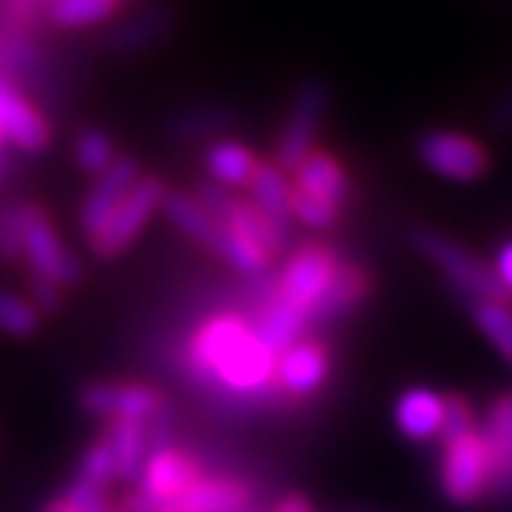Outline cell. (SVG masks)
<instances>
[{
    "label": "cell",
    "instance_id": "f546056e",
    "mask_svg": "<svg viewBox=\"0 0 512 512\" xmlns=\"http://www.w3.org/2000/svg\"><path fill=\"white\" fill-rule=\"evenodd\" d=\"M110 489L90 486L84 479H70V486L60 496L47 499L40 512H110Z\"/></svg>",
    "mask_w": 512,
    "mask_h": 512
},
{
    "label": "cell",
    "instance_id": "d6a6232c",
    "mask_svg": "<svg viewBox=\"0 0 512 512\" xmlns=\"http://www.w3.org/2000/svg\"><path fill=\"white\" fill-rule=\"evenodd\" d=\"M50 0H0V30L10 34H34L40 20H47Z\"/></svg>",
    "mask_w": 512,
    "mask_h": 512
},
{
    "label": "cell",
    "instance_id": "2e32d148",
    "mask_svg": "<svg viewBox=\"0 0 512 512\" xmlns=\"http://www.w3.org/2000/svg\"><path fill=\"white\" fill-rule=\"evenodd\" d=\"M479 433L489 453V493L512 499V389L493 399Z\"/></svg>",
    "mask_w": 512,
    "mask_h": 512
},
{
    "label": "cell",
    "instance_id": "9a60e30c",
    "mask_svg": "<svg viewBox=\"0 0 512 512\" xmlns=\"http://www.w3.org/2000/svg\"><path fill=\"white\" fill-rule=\"evenodd\" d=\"M140 177H143V170L133 157H117L114 163H110L107 173H100L97 183L90 187V193L77 210V223H80V230H84L87 240L110 220V213H114L120 207V200L137 187Z\"/></svg>",
    "mask_w": 512,
    "mask_h": 512
},
{
    "label": "cell",
    "instance_id": "484cf974",
    "mask_svg": "<svg viewBox=\"0 0 512 512\" xmlns=\"http://www.w3.org/2000/svg\"><path fill=\"white\" fill-rule=\"evenodd\" d=\"M160 213L167 217V223H173L183 237L193 240V243H207L210 240V230H213V217L207 213V207L193 197V193H183V190H167L163 197V207Z\"/></svg>",
    "mask_w": 512,
    "mask_h": 512
},
{
    "label": "cell",
    "instance_id": "4fadbf2b",
    "mask_svg": "<svg viewBox=\"0 0 512 512\" xmlns=\"http://www.w3.org/2000/svg\"><path fill=\"white\" fill-rule=\"evenodd\" d=\"M0 133H4L7 147L20 153H44L54 137L34 100H27V94H20L10 80H0Z\"/></svg>",
    "mask_w": 512,
    "mask_h": 512
},
{
    "label": "cell",
    "instance_id": "5b68a950",
    "mask_svg": "<svg viewBox=\"0 0 512 512\" xmlns=\"http://www.w3.org/2000/svg\"><path fill=\"white\" fill-rule=\"evenodd\" d=\"M439 489L453 506H476L479 499L489 496V453L479 426L443 443Z\"/></svg>",
    "mask_w": 512,
    "mask_h": 512
},
{
    "label": "cell",
    "instance_id": "ab89813d",
    "mask_svg": "<svg viewBox=\"0 0 512 512\" xmlns=\"http://www.w3.org/2000/svg\"><path fill=\"white\" fill-rule=\"evenodd\" d=\"M110 512H127L124 506H114V509H110Z\"/></svg>",
    "mask_w": 512,
    "mask_h": 512
},
{
    "label": "cell",
    "instance_id": "7402d4cb",
    "mask_svg": "<svg viewBox=\"0 0 512 512\" xmlns=\"http://www.w3.org/2000/svg\"><path fill=\"white\" fill-rule=\"evenodd\" d=\"M373 290V276L366 270L363 263H343L340 273L333 276L330 290H326L320 310H316L313 320L320 323H336L343 320L346 313H353L356 306H360L366 296Z\"/></svg>",
    "mask_w": 512,
    "mask_h": 512
},
{
    "label": "cell",
    "instance_id": "4316f807",
    "mask_svg": "<svg viewBox=\"0 0 512 512\" xmlns=\"http://www.w3.org/2000/svg\"><path fill=\"white\" fill-rule=\"evenodd\" d=\"M473 320L483 336L496 346V353L512 366V310L506 300H479L473 303Z\"/></svg>",
    "mask_w": 512,
    "mask_h": 512
},
{
    "label": "cell",
    "instance_id": "5bb4252c",
    "mask_svg": "<svg viewBox=\"0 0 512 512\" xmlns=\"http://www.w3.org/2000/svg\"><path fill=\"white\" fill-rule=\"evenodd\" d=\"M173 30H177V10L170 4H147L120 20L107 34L104 47L114 57H140L157 44H163Z\"/></svg>",
    "mask_w": 512,
    "mask_h": 512
},
{
    "label": "cell",
    "instance_id": "3957f363",
    "mask_svg": "<svg viewBox=\"0 0 512 512\" xmlns=\"http://www.w3.org/2000/svg\"><path fill=\"white\" fill-rule=\"evenodd\" d=\"M163 197H167V183L160 177H153V173H143L137 180V187H133L127 197L120 200V207L110 213V220L87 240L90 256L104 263L124 256L133 243H137L140 233L150 227V220L160 213Z\"/></svg>",
    "mask_w": 512,
    "mask_h": 512
},
{
    "label": "cell",
    "instance_id": "74e56055",
    "mask_svg": "<svg viewBox=\"0 0 512 512\" xmlns=\"http://www.w3.org/2000/svg\"><path fill=\"white\" fill-rule=\"evenodd\" d=\"M273 512H316V509H313V503L306 496L290 493V496H283L280 503L273 506Z\"/></svg>",
    "mask_w": 512,
    "mask_h": 512
},
{
    "label": "cell",
    "instance_id": "8fae6325",
    "mask_svg": "<svg viewBox=\"0 0 512 512\" xmlns=\"http://www.w3.org/2000/svg\"><path fill=\"white\" fill-rule=\"evenodd\" d=\"M330 380V346L320 340H300L276 356L273 383L286 399H310Z\"/></svg>",
    "mask_w": 512,
    "mask_h": 512
},
{
    "label": "cell",
    "instance_id": "8992f818",
    "mask_svg": "<svg viewBox=\"0 0 512 512\" xmlns=\"http://www.w3.org/2000/svg\"><path fill=\"white\" fill-rule=\"evenodd\" d=\"M326 107H330V87L316 77L303 80L300 90L293 94L290 114H286V124L273 150V163L283 173H293L316 150V137H320Z\"/></svg>",
    "mask_w": 512,
    "mask_h": 512
},
{
    "label": "cell",
    "instance_id": "603a6c76",
    "mask_svg": "<svg viewBox=\"0 0 512 512\" xmlns=\"http://www.w3.org/2000/svg\"><path fill=\"white\" fill-rule=\"evenodd\" d=\"M230 124H233V117L223 104H200V107L180 110V114L170 120V137L177 143H203V147H210L213 140L230 130Z\"/></svg>",
    "mask_w": 512,
    "mask_h": 512
},
{
    "label": "cell",
    "instance_id": "ba28073f",
    "mask_svg": "<svg viewBox=\"0 0 512 512\" xmlns=\"http://www.w3.org/2000/svg\"><path fill=\"white\" fill-rule=\"evenodd\" d=\"M77 403L84 413L104 419V423L124 419V423L153 426L173 413L167 396L147 383H87L77 393Z\"/></svg>",
    "mask_w": 512,
    "mask_h": 512
},
{
    "label": "cell",
    "instance_id": "f1b7e54d",
    "mask_svg": "<svg viewBox=\"0 0 512 512\" xmlns=\"http://www.w3.org/2000/svg\"><path fill=\"white\" fill-rule=\"evenodd\" d=\"M40 323H44V316L34 310L27 296L0 290V333L14 336V340H30L40 333Z\"/></svg>",
    "mask_w": 512,
    "mask_h": 512
},
{
    "label": "cell",
    "instance_id": "9c48e42d",
    "mask_svg": "<svg viewBox=\"0 0 512 512\" xmlns=\"http://www.w3.org/2000/svg\"><path fill=\"white\" fill-rule=\"evenodd\" d=\"M24 263L34 276H44V280L64 286L80 283V256L67 247L64 233L54 227V220L47 217L44 207L27 200V220H24Z\"/></svg>",
    "mask_w": 512,
    "mask_h": 512
},
{
    "label": "cell",
    "instance_id": "f35d334b",
    "mask_svg": "<svg viewBox=\"0 0 512 512\" xmlns=\"http://www.w3.org/2000/svg\"><path fill=\"white\" fill-rule=\"evenodd\" d=\"M4 173H7V150H0V183H4Z\"/></svg>",
    "mask_w": 512,
    "mask_h": 512
},
{
    "label": "cell",
    "instance_id": "ac0fdd59",
    "mask_svg": "<svg viewBox=\"0 0 512 512\" xmlns=\"http://www.w3.org/2000/svg\"><path fill=\"white\" fill-rule=\"evenodd\" d=\"M203 247L213 256H220L230 270L250 276V280H263L273 263V253L266 250L260 240H253L247 230L233 227V223H220V220H213L210 240L203 243Z\"/></svg>",
    "mask_w": 512,
    "mask_h": 512
},
{
    "label": "cell",
    "instance_id": "4dcf8cb0",
    "mask_svg": "<svg viewBox=\"0 0 512 512\" xmlns=\"http://www.w3.org/2000/svg\"><path fill=\"white\" fill-rule=\"evenodd\" d=\"M24 220L27 200H4L0 203V260L17 266L24 263Z\"/></svg>",
    "mask_w": 512,
    "mask_h": 512
},
{
    "label": "cell",
    "instance_id": "7a4b0ae2",
    "mask_svg": "<svg viewBox=\"0 0 512 512\" xmlns=\"http://www.w3.org/2000/svg\"><path fill=\"white\" fill-rule=\"evenodd\" d=\"M200 476H207L200 456H193L190 449H180L173 443H163L150 449L147 463H143L137 476V489L124 499L127 512H160L177 496L197 483Z\"/></svg>",
    "mask_w": 512,
    "mask_h": 512
},
{
    "label": "cell",
    "instance_id": "d6986e66",
    "mask_svg": "<svg viewBox=\"0 0 512 512\" xmlns=\"http://www.w3.org/2000/svg\"><path fill=\"white\" fill-rule=\"evenodd\" d=\"M443 423H446V396L433 393V389L416 386L406 389L396 399V426L406 439L426 443V439L443 436Z\"/></svg>",
    "mask_w": 512,
    "mask_h": 512
},
{
    "label": "cell",
    "instance_id": "e0dca14e",
    "mask_svg": "<svg viewBox=\"0 0 512 512\" xmlns=\"http://www.w3.org/2000/svg\"><path fill=\"white\" fill-rule=\"evenodd\" d=\"M290 183L293 190H300L320 203H330L336 210H343V203L350 200V173L343 170V163L330 150H313L290 173Z\"/></svg>",
    "mask_w": 512,
    "mask_h": 512
},
{
    "label": "cell",
    "instance_id": "6da1fadb",
    "mask_svg": "<svg viewBox=\"0 0 512 512\" xmlns=\"http://www.w3.org/2000/svg\"><path fill=\"white\" fill-rule=\"evenodd\" d=\"M187 370L197 383L217 386L230 396H250L256 403L263 396H280L273 383L276 353L243 313L210 316L190 336Z\"/></svg>",
    "mask_w": 512,
    "mask_h": 512
},
{
    "label": "cell",
    "instance_id": "d590c367",
    "mask_svg": "<svg viewBox=\"0 0 512 512\" xmlns=\"http://www.w3.org/2000/svg\"><path fill=\"white\" fill-rule=\"evenodd\" d=\"M469 429H476V413H473V406H469V399H463V396L446 399V423H443V436L439 439L446 443V439L463 436Z\"/></svg>",
    "mask_w": 512,
    "mask_h": 512
},
{
    "label": "cell",
    "instance_id": "d4e9b609",
    "mask_svg": "<svg viewBox=\"0 0 512 512\" xmlns=\"http://www.w3.org/2000/svg\"><path fill=\"white\" fill-rule=\"evenodd\" d=\"M120 14V0H50L47 24L60 30H84L107 24Z\"/></svg>",
    "mask_w": 512,
    "mask_h": 512
},
{
    "label": "cell",
    "instance_id": "277c9868",
    "mask_svg": "<svg viewBox=\"0 0 512 512\" xmlns=\"http://www.w3.org/2000/svg\"><path fill=\"white\" fill-rule=\"evenodd\" d=\"M340 266L343 256L330 243H303V247L293 250L280 276H276V293L313 320Z\"/></svg>",
    "mask_w": 512,
    "mask_h": 512
},
{
    "label": "cell",
    "instance_id": "44dd1931",
    "mask_svg": "<svg viewBox=\"0 0 512 512\" xmlns=\"http://www.w3.org/2000/svg\"><path fill=\"white\" fill-rule=\"evenodd\" d=\"M104 439L110 453H114L117 483H137L140 469L150 456V426L114 419V423L104 426Z\"/></svg>",
    "mask_w": 512,
    "mask_h": 512
},
{
    "label": "cell",
    "instance_id": "e575fe53",
    "mask_svg": "<svg viewBox=\"0 0 512 512\" xmlns=\"http://www.w3.org/2000/svg\"><path fill=\"white\" fill-rule=\"evenodd\" d=\"M64 293H67L64 286L50 283V280H44V276L27 273V300L34 303V310L40 316H57L60 310H64V303H67Z\"/></svg>",
    "mask_w": 512,
    "mask_h": 512
},
{
    "label": "cell",
    "instance_id": "30bf717a",
    "mask_svg": "<svg viewBox=\"0 0 512 512\" xmlns=\"http://www.w3.org/2000/svg\"><path fill=\"white\" fill-rule=\"evenodd\" d=\"M419 160L446 180H479L489 170V153L479 140L456 130H433L419 140Z\"/></svg>",
    "mask_w": 512,
    "mask_h": 512
},
{
    "label": "cell",
    "instance_id": "83f0119b",
    "mask_svg": "<svg viewBox=\"0 0 512 512\" xmlns=\"http://www.w3.org/2000/svg\"><path fill=\"white\" fill-rule=\"evenodd\" d=\"M120 157L114 140H110L107 130H97V127H84L74 137V160L77 167L90 173V177H100V173L110 170V163Z\"/></svg>",
    "mask_w": 512,
    "mask_h": 512
},
{
    "label": "cell",
    "instance_id": "cb8c5ba5",
    "mask_svg": "<svg viewBox=\"0 0 512 512\" xmlns=\"http://www.w3.org/2000/svg\"><path fill=\"white\" fill-rule=\"evenodd\" d=\"M247 190H250V200L266 213V217L293 223V217H290V173H283L273 160H260V167H256Z\"/></svg>",
    "mask_w": 512,
    "mask_h": 512
},
{
    "label": "cell",
    "instance_id": "52a82bcc",
    "mask_svg": "<svg viewBox=\"0 0 512 512\" xmlns=\"http://www.w3.org/2000/svg\"><path fill=\"white\" fill-rule=\"evenodd\" d=\"M413 243H416V250L423 253L426 260L433 263L436 270L466 296V300H473V303H479V300H506V290L499 286L493 266L479 263L476 256L459 247V243L439 237V233H433V230H416Z\"/></svg>",
    "mask_w": 512,
    "mask_h": 512
},
{
    "label": "cell",
    "instance_id": "836d02e7",
    "mask_svg": "<svg viewBox=\"0 0 512 512\" xmlns=\"http://www.w3.org/2000/svg\"><path fill=\"white\" fill-rule=\"evenodd\" d=\"M290 217L300 220L303 227H310V230H333L336 223H340V210L293 190V183H290Z\"/></svg>",
    "mask_w": 512,
    "mask_h": 512
},
{
    "label": "cell",
    "instance_id": "7c38bea8",
    "mask_svg": "<svg viewBox=\"0 0 512 512\" xmlns=\"http://www.w3.org/2000/svg\"><path fill=\"white\" fill-rule=\"evenodd\" d=\"M256 486L230 473H207L160 512H253Z\"/></svg>",
    "mask_w": 512,
    "mask_h": 512
},
{
    "label": "cell",
    "instance_id": "1f68e13d",
    "mask_svg": "<svg viewBox=\"0 0 512 512\" xmlns=\"http://www.w3.org/2000/svg\"><path fill=\"white\" fill-rule=\"evenodd\" d=\"M74 476L84 479V483H90V486H100V489H110V486L117 483L114 453H110V446H107L104 436L94 439V443L84 449V456H80Z\"/></svg>",
    "mask_w": 512,
    "mask_h": 512
},
{
    "label": "cell",
    "instance_id": "8d00e7d4",
    "mask_svg": "<svg viewBox=\"0 0 512 512\" xmlns=\"http://www.w3.org/2000/svg\"><path fill=\"white\" fill-rule=\"evenodd\" d=\"M493 273H496L499 286L506 290V296H512V243H506V247L499 250L496 263H493Z\"/></svg>",
    "mask_w": 512,
    "mask_h": 512
},
{
    "label": "cell",
    "instance_id": "ffe728a7",
    "mask_svg": "<svg viewBox=\"0 0 512 512\" xmlns=\"http://www.w3.org/2000/svg\"><path fill=\"white\" fill-rule=\"evenodd\" d=\"M203 167H207L210 183H217L223 190H247L260 157L240 140H213L210 147H203Z\"/></svg>",
    "mask_w": 512,
    "mask_h": 512
}]
</instances>
